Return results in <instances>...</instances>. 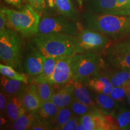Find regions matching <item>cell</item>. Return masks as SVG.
Segmentation results:
<instances>
[{"label": "cell", "mask_w": 130, "mask_h": 130, "mask_svg": "<svg viewBox=\"0 0 130 130\" xmlns=\"http://www.w3.org/2000/svg\"><path fill=\"white\" fill-rule=\"evenodd\" d=\"M9 27V22L7 15L3 10V8H1L0 10V31L4 30L5 28Z\"/></svg>", "instance_id": "d590c367"}, {"label": "cell", "mask_w": 130, "mask_h": 130, "mask_svg": "<svg viewBox=\"0 0 130 130\" xmlns=\"http://www.w3.org/2000/svg\"><path fill=\"white\" fill-rule=\"evenodd\" d=\"M5 1L8 4L13 5V6H19L21 5V1L22 0H5Z\"/></svg>", "instance_id": "8d00e7d4"}, {"label": "cell", "mask_w": 130, "mask_h": 130, "mask_svg": "<svg viewBox=\"0 0 130 130\" xmlns=\"http://www.w3.org/2000/svg\"><path fill=\"white\" fill-rule=\"evenodd\" d=\"M71 79L85 83L105 67L104 60L100 55L94 53L75 54L71 57Z\"/></svg>", "instance_id": "277c9868"}, {"label": "cell", "mask_w": 130, "mask_h": 130, "mask_svg": "<svg viewBox=\"0 0 130 130\" xmlns=\"http://www.w3.org/2000/svg\"><path fill=\"white\" fill-rule=\"evenodd\" d=\"M6 120H5V119L4 118H2V117H1V126H2V125L4 124V123H6Z\"/></svg>", "instance_id": "ab89813d"}, {"label": "cell", "mask_w": 130, "mask_h": 130, "mask_svg": "<svg viewBox=\"0 0 130 130\" xmlns=\"http://www.w3.org/2000/svg\"><path fill=\"white\" fill-rule=\"evenodd\" d=\"M127 129H128V130H130V126H128V128H127Z\"/></svg>", "instance_id": "7bdbcfd3"}, {"label": "cell", "mask_w": 130, "mask_h": 130, "mask_svg": "<svg viewBox=\"0 0 130 130\" xmlns=\"http://www.w3.org/2000/svg\"><path fill=\"white\" fill-rule=\"evenodd\" d=\"M73 115V112L69 106L60 108L53 122L54 129H60L61 126L64 124Z\"/></svg>", "instance_id": "4316f807"}, {"label": "cell", "mask_w": 130, "mask_h": 130, "mask_svg": "<svg viewBox=\"0 0 130 130\" xmlns=\"http://www.w3.org/2000/svg\"><path fill=\"white\" fill-rule=\"evenodd\" d=\"M33 42L36 48L45 57H60L77 54V36L61 32L37 33Z\"/></svg>", "instance_id": "7a4b0ae2"}, {"label": "cell", "mask_w": 130, "mask_h": 130, "mask_svg": "<svg viewBox=\"0 0 130 130\" xmlns=\"http://www.w3.org/2000/svg\"><path fill=\"white\" fill-rule=\"evenodd\" d=\"M71 57H60L57 63L56 68L51 77L46 80L53 86H63L72 78V69Z\"/></svg>", "instance_id": "9c48e42d"}, {"label": "cell", "mask_w": 130, "mask_h": 130, "mask_svg": "<svg viewBox=\"0 0 130 130\" xmlns=\"http://www.w3.org/2000/svg\"><path fill=\"white\" fill-rule=\"evenodd\" d=\"M116 121L119 129H127L130 126V111L121 108L116 116Z\"/></svg>", "instance_id": "f546056e"}, {"label": "cell", "mask_w": 130, "mask_h": 130, "mask_svg": "<svg viewBox=\"0 0 130 130\" xmlns=\"http://www.w3.org/2000/svg\"><path fill=\"white\" fill-rule=\"evenodd\" d=\"M69 107L72 111L73 114L78 116H83V115H85L88 112L90 111L92 109L95 108L85 104L83 102L78 100L75 98L70 104Z\"/></svg>", "instance_id": "f1b7e54d"}, {"label": "cell", "mask_w": 130, "mask_h": 130, "mask_svg": "<svg viewBox=\"0 0 130 130\" xmlns=\"http://www.w3.org/2000/svg\"><path fill=\"white\" fill-rule=\"evenodd\" d=\"M106 61L112 67L118 70L130 71V54H106Z\"/></svg>", "instance_id": "ffe728a7"}, {"label": "cell", "mask_w": 130, "mask_h": 130, "mask_svg": "<svg viewBox=\"0 0 130 130\" xmlns=\"http://www.w3.org/2000/svg\"><path fill=\"white\" fill-rule=\"evenodd\" d=\"M45 57L36 48L30 52L25 61V68L27 74L31 77L39 75L43 71Z\"/></svg>", "instance_id": "7c38bea8"}, {"label": "cell", "mask_w": 130, "mask_h": 130, "mask_svg": "<svg viewBox=\"0 0 130 130\" xmlns=\"http://www.w3.org/2000/svg\"><path fill=\"white\" fill-rule=\"evenodd\" d=\"M56 7L61 15L77 22L79 16L72 0H56Z\"/></svg>", "instance_id": "44dd1931"}, {"label": "cell", "mask_w": 130, "mask_h": 130, "mask_svg": "<svg viewBox=\"0 0 130 130\" xmlns=\"http://www.w3.org/2000/svg\"><path fill=\"white\" fill-rule=\"evenodd\" d=\"M77 54L94 53L106 50L110 45V37L91 28H83L77 35Z\"/></svg>", "instance_id": "8992f818"}, {"label": "cell", "mask_w": 130, "mask_h": 130, "mask_svg": "<svg viewBox=\"0 0 130 130\" xmlns=\"http://www.w3.org/2000/svg\"><path fill=\"white\" fill-rule=\"evenodd\" d=\"M27 111L19 95L9 96L6 113L10 121L11 122L14 121L16 119Z\"/></svg>", "instance_id": "9a60e30c"}, {"label": "cell", "mask_w": 130, "mask_h": 130, "mask_svg": "<svg viewBox=\"0 0 130 130\" xmlns=\"http://www.w3.org/2000/svg\"><path fill=\"white\" fill-rule=\"evenodd\" d=\"M0 72L1 75L6 76L10 78L18 79V80L21 81L25 83H28V79L25 75L16 71L14 69V68H13L12 66L1 63L0 64Z\"/></svg>", "instance_id": "83f0119b"}, {"label": "cell", "mask_w": 130, "mask_h": 130, "mask_svg": "<svg viewBox=\"0 0 130 130\" xmlns=\"http://www.w3.org/2000/svg\"><path fill=\"white\" fill-rule=\"evenodd\" d=\"M126 100H127L128 105H129V106L130 107V93H128L127 96H126Z\"/></svg>", "instance_id": "60d3db41"}, {"label": "cell", "mask_w": 130, "mask_h": 130, "mask_svg": "<svg viewBox=\"0 0 130 130\" xmlns=\"http://www.w3.org/2000/svg\"><path fill=\"white\" fill-rule=\"evenodd\" d=\"M80 122V118H78V116L73 115L72 116L63 124L60 130H75L77 129V127L79 123Z\"/></svg>", "instance_id": "1f68e13d"}, {"label": "cell", "mask_w": 130, "mask_h": 130, "mask_svg": "<svg viewBox=\"0 0 130 130\" xmlns=\"http://www.w3.org/2000/svg\"><path fill=\"white\" fill-rule=\"evenodd\" d=\"M39 96L42 102L51 100L54 92L53 86L46 81H40L35 82Z\"/></svg>", "instance_id": "d4e9b609"}, {"label": "cell", "mask_w": 130, "mask_h": 130, "mask_svg": "<svg viewBox=\"0 0 130 130\" xmlns=\"http://www.w3.org/2000/svg\"><path fill=\"white\" fill-rule=\"evenodd\" d=\"M30 129L31 130H50L54 129L53 125L50 122L36 119Z\"/></svg>", "instance_id": "4dcf8cb0"}, {"label": "cell", "mask_w": 130, "mask_h": 130, "mask_svg": "<svg viewBox=\"0 0 130 130\" xmlns=\"http://www.w3.org/2000/svg\"><path fill=\"white\" fill-rule=\"evenodd\" d=\"M7 94H6L2 90H1L0 93V110L1 113H6V107L8 102V98Z\"/></svg>", "instance_id": "e575fe53"}, {"label": "cell", "mask_w": 130, "mask_h": 130, "mask_svg": "<svg viewBox=\"0 0 130 130\" xmlns=\"http://www.w3.org/2000/svg\"><path fill=\"white\" fill-rule=\"evenodd\" d=\"M129 83H130V81H129Z\"/></svg>", "instance_id": "f6af8a7d"}, {"label": "cell", "mask_w": 130, "mask_h": 130, "mask_svg": "<svg viewBox=\"0 0 130 130\" xmlns=\"http://www.w3.org/2000/svg\"><path fill=\"white\" fill-rule=\"evenodd\" d=\"M36 119L35 111H27L13 122L10 128L14 130L30 129Z\"/></svg>", "instance_id": "7402d4cb"}, {"label": "cell", "mask_w": 130, "mask_h": 130, "mask_svg": "<svg viewBox=\"0 0 130 130\" xmlns=\"http://www.w3.org/2000/svg\"><path fill=\"white\" fill-rule=\"evenodd\" d=\"M78 25L74 21L63 16L45 17L40 21L37 33H61L77 36Z\"/></svg>", "instance_id": "52a82bcc"}, {"label": "cell", "mask_w": 130, "mask_h": 130, "mask_svg": "<svg viewBox=\"0 0 130 130\" xmlns=\"http://www.w3.org/2000/svg\"><path fill=\"white\" fill-rule=\"evenodd\" d=\"M59 108L50 100L43 102L41 107L35 112L37 119L49 121L53 124Z\"/></svg>", "instance_id": "d6986e66"}, {"label": "cell", "mask_w": 130, "mask_h": 130, "mask_svg": "<svg viewBox=\"0 0 130 130\" xmlns=\"http://www.w3.org/2000/svg\"><path fill=\"white\" fill-rule=\"evenodd\" d=\"M95 101L101 111L106 115L113 116L118 107V102L107 94L96 93Z\"/></svg>", "instance_id": "ac0fdd59"}, {"label": "cell", "mask_w": 130, "mask_h": 130, "mask_svg": "<svg viewBox=\"0 0 130 130\" xmlns=\"http://www.w3.org/2000/svg\"><path fill=\"white\" fill-rule=\"evenodd\" d=\"M87 84L90 88L98 93L110 95L114 88L113 85L108 77L101 74V72L89 79Z\"/></svg>", "instance_id": "5bb4252c"}, {"label": "cell", "mask_w": 130, "mask_h": 130, "mask_svg": "<svg viewBox=\"0 0 130 130\" xmlns=\"http://www.w3.org/2000/svg\"><path fill=\"white\" fill-rule=\"evenodd\" d=\"M73 1H75L76 3H78L79 5H81L82 4V2H83V0H73Z\"/></svg>", "instance_id": "b9f144b4"}, {"label": "cell", "mask_w": 130, "mask_h": 130, "mask_svg": "<svg viewBox=\"0 0 130 130\" xmlns=\"http://www.w3.org/2000/svg\"><path fill=\"white\" fill-rule=\"evenodd\" d=\"M70 81L72 85L74 95L76 99L92 108H98L96 103L93 100L86 84L84 82L73 81L72 79Z\"/></svg>", "instance_id": "2e32d148"}, {"label": "cell", "mask_w": 130, "mask_h": 130, "mask_svg": "<svg viewBox=\"0 0 130 130\" xmlns=\"http://www.w3.org/2000/svg\"><path fill=\"white\" fill-rule=\"evenodd\" d=\"M18 95L27 111H36L43 104L35 84H27Z\"/></svg>", "instance_id": "8fae6325"}, {"label": "cell", "mask_w": 130, "mask_h": 130, "mask_svg": "<svg viewBox=\"0 0 130 130\" xmlns=\"http://www.w3.org/2000/svg\"><path fill=\"white\" fill-rule=\"evenodd\" d=\"M114 87H119L126 84L130 81V71L121 70L112 72L107 75Z\"/></svg>", "instance_id": "484cf974"}, {"label": "cell", "mask_w": 130, "mask_h": 130, "mask_svg": "<svg viewBox=\"0 0 130 130\" xmlns=\"http://www.w3.org/2000/svg\"><path fill=\"white\" fill-rule=\"evenodd\" d=\"M1 90L9 96L18 95L27 83L18 79L10 78L6 76H1Z\"/></svg>", "instance_id": "e0dca14e"}, {"label": "cell", "mask_w": 130, "mask_h": 130, "mask_svg": "<svg viewBox=\"0 0 130 130\" xmlns=\"http://www.w3.org/2000/svg\"><path fill=\"white\" fill-rule=\"evenodd\" d=\"M22 42L10 28L0 31V59L3 64L17 68L20 64Z\"/></svg>", "instance_id": "5b68a950"}, {"label": "cell", "mask_w": 130, "mask_h": 130, "mask_svg": "<svg viewBox=\"0 0 130 130\" xmlns=\"http://www.w3.org/2000/svg\"><path fill=\"white\" fill-rule=\"evenodd\" d=\"M105 54H130V37L118 40L111 43L105 50Z\"/></svg>", "instance_id": "cb8c5ba5"}, {"label": "cell", "mask_w": 130, "mask_h": 130, "mask_svg": "<svg viewBox=\"0 0 130 130\" xmlns=\"http://www.w3.org/2000/svg\"><path fill=\"white\" fill-rule=\"evenodd\" d=\"M59 57H46L43 64V71L35 79V82L45 81L51 77L56 68L57 63Z\"/></svg>", "instance_id": "603a6c76"}, {"label": "cell", "mask_w": 130, "mask_h": 130, "mask_svg": "<svg viewBox=\"0 0 130 130\" xmlns=\"http://www.w3.org/2000/svg\"><path fill=\"white\" fill-rule=\"evenodd\" d=\"M70 81L60 89L54 92L51 98V101L59 108L69 106L75 98L73 87Z\"/></svg>", "instance_id": "4fadbf2b"}, {"label": "cell", "mask_w": 130, "mask_h": 130, "mask_svg": "<svg viewBox=\"0 0 130 130\" xmlns=\"http://www.w3.org/2000/svg\"><path fill=\"white\" fill-rule=\"evenodd\" d=\"M87 28L98 31L114 40L130 37V14H97L86 12L83 14Z\"/></svg>", "instance_id": "6da1fadb"}, {"label": "cell", "mask_w": 130, "mask_h": 130, "mask_svg": "<svg viewBox=\"0 0 130 130\" xmlns=\"http://www.w3.org/2000/svg\"><path fill=\"white\" fill-rule=\"evenodd\" d=\"M47 5L50 8H54L56 7V0H46Z\"/></svg>", "instance_id": "74e56055"}, {"label": "cell", "mask_w": 130, "mask_h": 130, "mask_svg": "<svg viewBox=\"0 0 130 130\" xmlns=\"http://www.w3.org/2000/svg\"><path fill=\"white\" fill-rule=\"evenodd\" d=\"M77 130H87V129H86V128L85 127V126H84L82 123L79 122L77 127Z\"/></svg>", "instance_id": "f35d334b"}, {"label": "cell", "mask_w": 130, "mask_h": 130, "mask_svg": "<svg viewBox=\"0 0 130 130\" xmlns=\"http://www.w3.org/2000/svg\"><path fill=\"white\" fill-rule=\"evenodd\" d=\"M86 1H87V2H88V1H89V0H86Z\"/></svg>", "instance_id": "ee69618b"}, {"label": "cell", "mask_w": 130, "mask_h": 130, "mask_svg": "<svg viewBox=\"0 0 130 130\" xmlns=\"http://www.w3.org/2000/svg\"><path fill=\"white\" fill-rule=\"evenodd\" d=\"M112 115H106L98 108L80 116V122L87 130H108L119 129Z\"/></svg>", "instance_id": "ba28073f"}, {"label": "cell", "mask_w": 130, "mask_h": 130, "mask_svg": "<svg viewBox=\"0 0 130 130\" xmlns=\"http://www.w3.org/2000/svg\"><path fill=\"white\" fill-rule=\"evenodd\" d=\"M29 5L38 13L42 12L46 8V0H28Z\"/></svg>", "instance_id": "d6a6232c"}, {"label": "cell", "mask_w": 130, "mask_h": 130, "mask_svg": "<svg viewBox=\"0 0 130 130\" xmlns=\"http://www.w3.org/2000/svg\"><path fill=\"white\" fill-rule=\"evenodd\" d=\"M87 10L97 14H123L117 0H89Z\"/></svg>", "instance_id": "30bf717a"}, {"label": "cell", "mask_w": 130, "mask_h": 130, "mask_svg": "<svg viewBox=\"0 0 130 130\" xmlns=\"http://www.w3.org/2000/svg\"><path fill=\"white\" fill-rule=\"evenodd\" d=\"M7 15L9 28H12L24 37L36 35L39 31L40 15L30 5L21 10L3 8Z\"/></svg>", "instance_id": "3957f363"}, {"label": "cell", "mask_w": 130, "mask_h": 130, "mask_svg": "<svg viewBox=\"0 0 130 130\" xmlns=\"http://www.w3.org/2000/svg\"><path fill=\"white\" fill-rule=\"evenodd\" d=\"M123 14H130V0H117Z\"/></svg>", "instance_id": "836d02e7"}]
</instances>
